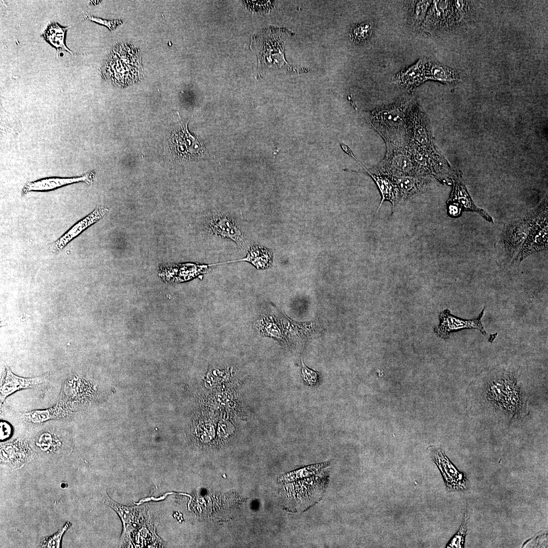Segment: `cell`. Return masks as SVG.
Segmentation results:
<instances>
[{
    "mask_svg": "<svg viewBox=\"0 0 548 548\" xmlns=\"http://www.w3.org/2000/svg\"><path fill=\"white\" fill-rule=\"evenodd\" d=\"M484 310V307L477 318L465 320L452 315L448 309L444 310L439 314V323L434 328V332L438 337L446 339L452 332L466 329H475L485 336L487 333L482 323Z\"/></svg>",
    "mask_w": 548,
    "mask_h": 548,
    "instance_id": "ba28073f",
    "label": "cell"
},
{
    "mask_svg": "<svg viewBox=\"0 0 548 548\" xmlns=\"http://www.w3.org/2000/svg\"><path fill=\"white\" fill-rule=\"evenodd\" d=\"M384 158L368 170L373 174L388 177L426 176L418 167L409 153L406 141L396 144L385 143Z\"/></svg>",
    "mask_w": 548,
    "mask_h": 548,
    "instance_id": "5b68a950",
    "label": "cell"
},
{
    "mask_svg": "<svg viewBox=\"0 0 548 548\" xmlns=\"http://www.w3.org/2000/svg\"><path fill=\"white\" fill-rule=\"evenodd\" d=\"M301 362V376L304 383L310 387L316 386L319 382V373L306 366L302 359Z\"/></svg>",
    "mask_w": 548,
    "mask_h": 548,
    "instance_id": "d4e9b609",
    "label": "cell"
},
{
    "mask_svg": "<svg viewBox=\"0 0 548 548\" xmlns=\"http://www.w3.org/2000/svg\"><path fill=\"white\" fill-rule=\"evenodd\" d=\"M415 101L411 96L400 97L391 104L366 112L365 118L385 143L404 142L406 140L407 119Z\"/></svg>",
    "mask_w": 548,
    "mask_h": 548,
    "instance_id": "7a4b0ae2",
    "label": "cell"
},
{
    "mask_svg": "<svg viewBox=\"0 0 548 548\" xmlns=\"http://www.w3.org/2000/svg\"><path fill=\"white\" fill-rule=\"evenodd\" d=\"M85 18V19H87L90 21L105 25L110 30L114 29L117 25L122 23V21L120 19L108 20L93 17V16L90 15L88 14L86 15Z\"/></svg>",
    "mask_w": 548,
    "mask_h": 548,
    "instance_id": "4316f807",
    "label": "cell"
},
{
    "mask_svg": "<svg viewBox=\"0 0 548 548\" xmlns=\"http://www.w3.org/2000/svg\"><path fill=\"white\" fill-rule=\"evenodd\" d=\"M100 71L104 79L115 85L125 86L138 81L143 75L139 50L130 44L117 45Z\"/></svg>",
    "mask_w": 548,
    "mask_h": 548,
    "instance_id": "277c9868",
    "label": "cell"
},
{
    "mask_svg": "<svg viewBox=\"0 0 548 548\" xmlns=\"http://www.w3.org/2000/svg\"><path fill=\"white\" fill-rule=\"evenodd\" d=\"M431 458L439 470L449 492L463 491L468 487V481L463 472L459 471L443 451L434 447L429 448Z\"/></svg>",
    "mask_w": 548,
    "mask_h": 548,
    "instance_id": "52a82bcc",
    "label": "cell"
},
{
    "mask_svg": "<svg viewBox=\"0 0 548 548\" xmlns=\"http://www.w3.org/2000/svg\"><path fill=\"white\" fill-rule=\"evenodd\" d=\"M70 525L71 523L70 522L66 523L61 529H59L53 535L45 538L42 542V547H59L62 536Z\"/></svg>",
    "mask_w": 548,
    "mask_h": 548,
    "instance_id": "484cf974",
    "label": "cell"
},
{
    "mask_svg": "<svg viewBox=\"0 0 548 548\" xmlns=\"http://www.w3.org/2000/svg\"><path fill=\"white\" fill-rule=\"evenodd\" d=\"M272 259L270 251L263 247L255 246L251 248L246 257L239 260L248 261L257 268L263 269L271 264Z\"/></svg>",
    "mask_w": 548,
    "mask_h": 548,
    "instance_id": "44dd1931",
    "label": "cell"
},
{
    "mask_svg": "<svg viewBox=\"0 0 548 548\" xmlns=\"http://www.w3.org/2000/svg\"><path fill=\"white\" fill-rule=\"evenodd\" d=\"M468 520V510L464 511L460 526L452 538L446 546V547L462 548L464 547L465 536L467 532V521Z\"/></svg>",
    "mask_w": 548,
    "mask_h": 548,
    "instance_id": "cb8c5ba5",
    "label": "cell"
},
{
    "mask_svg": "<svg viewBox=\"0 0 548 548\" xmlns=\"http://www.w3.org/2000/svg\"><path fill=\"white\" fill-rule=\"evenodd\" d=\"M340 146L346 153L353 157L360 164L375 182L382 196V199L376 213L378 212L385 200L390 201L392 204L393 208L396 204L401 202L397 189L390 177L371 173L355 157L353 152L347 145L340 143Z\"/></svg>",
    "mask_w": 548,
    "mask_h": 548,
    "instance_id": "5bb4252c",
    "label": "cell"
},
{
    "mask_svg": "<svg viewBox=\"0 0 548 548\" xmlns=\"http://www.w3.org/2000/svg\"><path fill=\"white\" fill-rule=\"evenodd\" d=\"M428 80H434L445 83L456 82L459 79L458 73L453 68L439 63L429 61L428 65Z\"/></svg>",
    "mask_w": 548,
    "mask_h": 548,
    "instance_id": "d6986e66",
    "label": "cell"
},
{
    "mask_svg": "<svg viewBox=\"0 0 548 548\" xmlns=\"http://www.w3.org/2000/svg\"><path fill=\"white\" fill-rule=\"evenodd\" d=\"M69 27H63L57 23H50L42 35L45 39L56 48L57 53L61 50H65L73 54L64 44L65 33Z\"/></svg>",
    "mask_w": 548,
    "mask_h": 548,
    "instance_id": "ffe728a7",
    "label": "cell"
},
{
    "mask_svg": "<svg viewBox=\"0 0 548 548\" xmlns=\"http://www.w3.org/2000/svg\"><path fill=\"white\" fill-rule=\"evenodd\" d=\"M428 62L425 58H420L414 64L394 75L392 82L401 88L412 91L428 80Z\"/></svg>",
    "mask_w": 548,
    "mask_h": 548,
    "instance_id": "7c38bea8",
    "label": "cell"
},
{
    "mask_svg": "<svg viewBox=\"0 0 548 548\" xmlns=\"http://www.w3.org/2000/svg\"><path fill=\"white\" fill-rule=\"evenodd\" d=\"M407 2L408 23L413 29H419L423 26L432 1H409Z\"/></svg>",
    "mask_w": 548,
    "mask_h": 548,
    "instance_id": "ac0fdd59",
    "label": "cell"
},
{
    "mask_svg": "<svg viewBox=\"0 0 548 548\" xmlns=\"http://www.w3.org/2000/svg\"><path fill=\"white\" fill-rule=\"evenodd\" d=\"M1 440H4L9 437L12 433L10 425L4 421L1 422Z\"/></svg>",
    "mask_w": 548,
    "mask_h": 548,
    "instance_id": "83f0119b",
    "label": "cell"
},
{
    "mask_svg": "<svg viewBox=\"0 0 548 548\" xmlns=\"http://www.w3.org/2000/svg\"><path fill=\"white\" fill-rule=\"evenodd\" d=\"M95 175L94 171H90L80 177L70 178H47L33 182H28L23 186L20 194L22 196L30 191H48L65 185L79 182H84L90 185L93 182Z\"/></svg>",
    "mask_w": 548,
    "mask_h": 548,
    "instance_id": "9a60e30c",
    "label": "cell"
},
{
    "mask_svg": "<svg viewBox=\"0 0 548 548\" xmlns=\"http://www.w3.org/2000/svg\"><path fill=\"white\" fill-rule=\"evenodd\" d=\"M429 176H404L390 177L399 193L401 202L424 192Z\"/></svg>",
    "mask_w": 548,
    "mask_h": 548,
    "instance_id": "e0dca14e",
    "label": "cell"
},
{
    "mask_svg": "<svg viewBox=\"0 0 548 548\" xmlns=\"http://www.w3.org/2000/svg\"><path fill=\"white\" fill-rule=\"evenodd\" d=\"M206 227L212 234L222 238H229L238 245L246 244L244 236L235 220L224 214H214L208 218Z\"/></svg>",
    "mask_w": 548,
    "mask_h": 548,
    "instance_id": "9c48e42d",
    "label": "cell"
},
{
    "mask_svg": "<svg viewBox=\"0 0 548 548\" xmlns=\"http://www.w3.org/2000/svg\"><path fill=\"white\" fill-rule=\"evenodd\" d=\"M48 378L47 375L31 378L16 375L9 367L6 368L5 377L0 389L1 404L10 395L17 391L26 389H40L47 386Z\"/></svg>",
    "mask_w": 548,
    "mask_h": 548,
    "instance_id": "8fae6325",
    "label": "cell"
},
{
    "mask_svg": "<svg viewBox=\"0 0 548 548\" xmlns=\"http://www.w3.org/2000/svg\"><path fill=\"white\" fill-rule=\"evenodd\" d=\"M454 194L452 195L451 198V200H457L460 204L461 207H463L466 211H474L483 217H484L487 221L493 223V219L489 214L484 210L477 207L472 201V200L468 196L466 193L464 196H463L461 194V190H460V185L458 183L455 184L454 190L453 192Z\"/></svg>",
    "mask_w": 548,
    "mask_h": 548,
    "instance_id": "7402d4cb",
    "label": "cell"
},
{
    "mask_svg": "<svg viewBox=\"0 0 548 548\" xmlns=\"http://www.w3.org/2000/svg\"><path fill=\"white\" fill-rule=\"evenodd\" d=\"M407 141L421 150L440 161L433 143L429 119L423 109L416 101L405 124Z\"/></svg>",
    "mask_w": 548,
    "mask_h": 548,
    "instance_id": "8992f818",
    "label": "cell"
},
{
    "mask_svg": "<svg viewBox=\"0 0 548 548\" xmlns=\"http://www.w3.org/2000/svg\"><path fill=\"white\" fill-rule=\"evenodd\" d=\"M373 28L369 22H362L355 24L350 31L351 40L356 44L366 42L371 36Z\"/></svg>",
    "mask_w": 548,
    "mask_h": 548,
    "instance_id": "603a6c76",
    "label": "cell"
},
{
    "mask_svg": "<svg viewBox=\"0 0 548 548\" xmlns=\"http://www.w3.org/2000/svg\"><path fill=\"white\" fill-rule=\"evenodd\" d=\"M495 376L486 385L483 397L491 408L502 410L514 417H521L526 411L527 402L522 388L517 380L508 373Z\"/></svg>",
    "mask_w": 548,
    "mask_h": 548,
    "instance_id": "3957f363",
    "label": "cell"
},
{
    "mask_svg": "<svg viewBox=\"0 0 548 548\" xmlns=\"http://www.w3.org/2000/svg\"><path fill=\"white\" fill-rule=\"evenodd\" d=\"M329 464L327 461L304 467L285 476L291 511H304L321 500L329 481Z\"/></svg>",
    "mask_w": 548,
    "mask_h": 548,
    "instance_id": "6da1fadb",
    "label": "cell"
},
{
    "mask_svg": "<svg viewBox=\"0 0 548 548\" xmlns=\"http://www.w3.org/2000/svg\"><path fill=\"white\" fill-rule=\"evenodd\" d=\"M73 408L65 402L59 401L51 407L22 413L19 417L30 424H40L50 420L63 419L70 417Z\"/></svg>",
    "mask_w": 548,
    "mask_h": 548,
    "instance_id": "2e32d148",
    "label": "cell"
},
{
    "mask_svg": "<svg viewBox=\"0 0 548 548\" xmlns=\"http://www.w3.org/2000/svg\"><path fill=\"white\" fill-rule=\"evenodd\" d=\"M173 136L172 149L179 158H192L207 152L202 142L189 133L187 125L176 129Z\"/></svg>",
    "mask_w": 548,
    "mask_h": 548,
    "instance_id": "30bf717a",
    "label": "cell"
},
{
    "mask_svg": "<svg viewBox=\"0 0 548 548\" xmlns=\"http://www.w3.org/2000/svg\"><path fill=\"white\" fill-rule=\"evenodd\" d=\"M109 212L104 207H98L92 212L75 224L67 231L48 247L49 252L56 253L61 250L73 238L84 230L103 218Z\"/></svg>",
    "mask_w": 548,
    "mask_h": 548,
    "instance_id": "4fadbf2b",
    "label": "cell"
}]
</instances>
